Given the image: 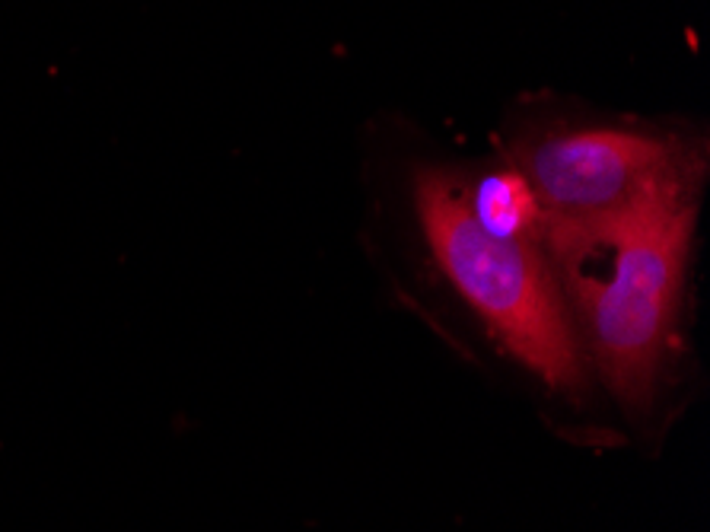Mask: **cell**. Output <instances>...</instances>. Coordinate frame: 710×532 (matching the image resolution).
Masks as SVG:
<instances>
[{
    "label": "cell",
    "mask_w": 710,
    "mask_h": 532,
    "mask_svg": "<svg viewBox=\"0 0 710 532\" xmlns=\"http://www.w3.org/2000/svg\"><path fill=\"white\" fill-rule=\"evenodd\" d=\"M695 230V182L590 230L542 233L561 262L602 380L644 405L660 376Z\"/></svg>",
    "instance_id": "1"
},
{
    "label": "cell",
    "mask_w": 710,
    "mask_h": 532,
    "mask_svg": "<svg viewBox=\"0 0 710 532\" xmlns=\"http://www.w3.org/2000/svg\"><path fill=\"white\" fill-rule=\"evenodd\" d=\"M414 201L430 252L500 345L551 389L577 392L583 386L577 335L545 268L539 239L484 230L469 208L465 179L449 169L418 173Z\"/></svg>",
    "instance_id": "2"
},
{
    "label": "cell",
    "mask_w": 710,
    "mask_h": 532,
    "mask_svg": "<svg viewBox=\"0 0 710 532\" xmlns=\"http://www.w3.org/2000/svg\"><path fill=\"white\" fill-rule=\"evenodd\" d=\"M510 166L532 188L542 233L602 227L701 173L682 144L618 128L519 137L510 144Z\"/></svg>",
    "instance_id": "3"
},
{
    "label": "cell",
    "mask_w": 710,
    "mask_h": 532,
    "mask_svg": "<svg viewBox=\"0 0 710 532\" xmlns=\"http://www.w3.org/2000/svg\"><path fill=\"white\" fill-rule=\"evenodd\" d=\"M469 208L484 230L497 236H523L542 243V214L529 182L507 163L478 179H465Z\"/></svg>",
    "instance_id": "4"
}]
</instances>
